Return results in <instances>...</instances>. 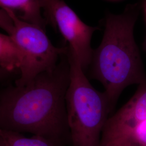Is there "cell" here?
Here are the masks:
<instances>
[{
  "instance_id": "6da1fadb",
  "label": "cell",
  "mask_w": 146,
  "mask_h": 146,
  "mask_svg": "<svg viewBox=\"0 0 146 146\" xmlns=\"http://www.w3.org/2000/svg\"><path fill=\"white\" fill-rule=\"evenodd\" d=\"M66 52L52 70L0 94L1 129L40 136L55 146L71 145L66 99L70 66Z\"/></svg>"
},
{
  "instance_id": "7a4b0ae2",
  "label": "cell",
  "mask_w": 146,
  "mask_h": 146,
  "mask_svg": "<svg viewBox=\"0 0 146 146\" xmlns=\"http://www.w3.org/2000/svg\"><path fill=\"white\" fill-rule=\"evenodd\" d=\"M138 14L136 5H128L120 15L108 13L102 40L93 50L91 77L103 85L112 110L125 88L146 82V73L134 37Z\"/></svg>"
},
{
  "instance_id": "3957f363",
  "label": "cell",
  "mask_w": 146,
  "mask_h": 146,
  "mask_svg": "<svg viewBox=\"0 0 146 146\" xmlns=\"http://www.w3.org/2000/svg\"><path fill=\"white\" fill-rule=\"evenodd\" d=\"M70 82L66 94L72 146H101L102 131L113 111L104 92L94 88L76 59L66 52Z\"/></svg>"
},
{
  "instance_id": "277c9868",
  "label": "cell",
  "mask_w": 146,
  "mask_h": 146,
  "mask_svg": "<svg viewBox=\"0 0 146 146\" xmlns=\"http://www.w3.org/2000/svg\"><path fill=\"white\" fill-rule=\"evenodd\" d=\"M5 11L14 23L10 35L23 56L20 77L15 81V86H22L38 74L55 68L67 46H54L41 27L21 20L11 11Z\"/></svg>"
},
{
  "instance_id": "5b68a950",
  "label": "cell",
  "mask_w": 146,
  "mask_h": 146,
  "mask_svg": "<svg viewBox=\"0 0 146 146\" xmlns=\"http://www.w3.org/2000/svg\"><path fill=\"white\" fill-rule=\"evenodd\" d=\"M49 22L58 27L68 43V52L85 72L92 61L93 50L91 40L98 28L85 24L62 0L58 1L53 6Z\"/></svg>"
},
{
  "instance_id": "8992f818",
  "label": "cell",
  "mask_w": 146,
  "mask_h": 146,
  "mask_svg": "<svg viewBox=\"0 0 146 146\" xmlns=\"http://www.w3.org/2000/svg\"><path fill=\"white\" fill-rule=\"evenodd\" d=\"M146 119V82L141 84L129 101L110 117L102 131L101 146L119 140Z\"/></svg>"
},
{
  "instance_id": "52a82bcc",
  "label": "cell",
  "mask_w": 146,
  "mask_h": 146,
  "mask_svg": "<svg viewBox=\"0 0 146 146\" xmlns=\"http://www.w3.org/2000/svg\"><path fill=\"white\" fill-rule=\"evenodd\" d=\"M0 9L11 11L21 20L44 29L47 21L42 15L40 0H0Z\"/></svg>"
},
{
  "instance_id": "ba28073f",
  "label": "cell",
  "mask_w": 146,
  "mask_h": 146,
  "mask_svg": "<svg viewBox=\"0 0 146 146\" xmlns=\"http://www.w3.org/2000/svg\"><path fill=\"white\" fill-rule=\"evenodd\" d=\"M23 61L21 50L11 35L0 33V67L14 73L20 71Z\"/></svg>"
},
{
  "instance_id": "9c48e42d",
  "label": "cell",
  "mask_w": 146,
  "mask_h": 146,
  "mask_svg": "<svg viewBox=\"0 0 146 146\" xmlns=\"http://www.w3.org/2000/svg\"><path fill=\"white\" fill-rule=\"evenodd\" d=\"M0 142L5 146H55L50 141L40 136L28 137L21 133L1 129Z\"/></svg>"
},
{
  "instance_id": "30bf717a",
  "label": "cell",
  "mask_w": 146,
  "mask_h": 146,
  "mask_svg": "<svg viewBox=\"0 0 146 146\" xmlns=\"http://www.w3.org/2000/svg\"><path fill=\"white\" fill-rule=\"evenodd\" d=\"M114 141L126 142L135 146H146V119L136 125L123 137Z\"/></svg>"
},
{
  "instance_id": "8fae6325",
  "label": "cell",
  "mask_w": 146,
  "mask_h": 146,
  "mask_svg": "<svg viewBox=\"0 0 146 146\" xmlns=\"http://www.w3.org/2000/svg\"><path fill=\"white\" fill-rule=\"evenodd\" d=\"M0 28L11 35L14 30V23L11 17L5 11L0 9Z\"/></svg>"
},
{
  "instance_id": "7c38bea8",
  "label": "cell",
  "mask_w": 146,
  "mask_h": 146,
  "mask_svg": "<svg viewBox=\"0 0 146 146\" xmlns=\"http://www.w3.org/2000/svg\"><path fill=\"white\" fill-rule=\"evenodd\" d=\"M59 0H40L42 7V10L44 11V15L47 22H49L51 11L54 5Z\"/></svg>"
},
{
  "instance_id": "4fadbf2b",
  "label": "cell",
  "mask_w": 146,
  "mask_h": 146,
  "mask_svg": "<svg viewBox=\"0 0 146 146\" xmlns=\"http://www.w3.org/2000/svg\"><path fill=\"white\" fill-rule=\"evenodd\" d=\"M14 72H11L4 68L0 67V81L10 78Z\"/></svg>"
},
{
  "instance_id": "5bb4252c",
  "label": "cell",
  "mask_w": 146,
  "mask_h": 146,
  "mask_svg": "<svg viewBox=\"0 0 146 146\" xmlns=\"http://www.w3.org/2000/svg\"><path fill=\"white\" fill-rule=\"evenodd\" d=\"M102 146H135L131 144H129L123 142L119 141H113L108 143H106Z\"/></svg>"
},
{
  "instance_id": "9a60e30c",
  "label": "cell",
  "mask_w": 146,
  "mask_h": 146,
  "mask_svg": "<svg viewBox=\"0 0 146 146\" xmlns=\"http://www.w3.org/2000/svg\"><path fill=\"white\" fill-rule=\"evenodd\" d=\"M144 11H145V18L146 20V0H145V3H144Z\"/></svg>"
},
{
  "instance_id": "2e32d148",
  "label": "cell",
  "mask_w": 146,
  "mask_h": 146,
  "mask_svg": "<svg viewBox=\"0 0 146 146\" xmlns=\"http://www.w3.org/2000/svg\"><path fill=\"white\" fill-rule=\"evenodd\" d=\"M144 48H145V49L146 50V37L145 42H144Z\"/></svg>"
},
{
  "instance_id": "e0dca14e",
  "label": "cell",
  "mask_w": 146,
  "mask_h": 146,
  "mask_svg": "<svg viewBox=\"0 0 146 146\" xmlns=\"http://www.w3.org/2000/svg\"><path fill=\"white\" fill-rule=\"evenodd\" d=\"M0 146H5V145H3L2 143H1V142H0Z\"/></svg>"
},
{
  "instance_id": "ac0fdd59",
  "label": "cell",
  "mask_w": 146,
  "mask_h": 146,
  "mask_svg": "<svg viewBox=\"0 0 146 146\" xmlns=\"http://www.w3.org/2000/svg\"></svg>"
}]
</instances>
